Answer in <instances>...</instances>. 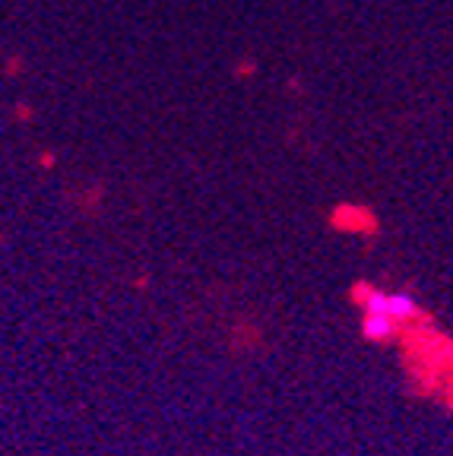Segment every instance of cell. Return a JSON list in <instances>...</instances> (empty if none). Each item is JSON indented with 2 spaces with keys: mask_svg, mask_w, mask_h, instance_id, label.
Wrapping results in <instances>:
<instances>
[{
  "mask_svg": "<svg viewBox=\"0 0 453 456\" xmlns=\"http://www.w3.org/2000/svg\"><path fill=\"white\" fill-rule=\"evenodd\" d=\"M355 298H358V311H361V333L375 342L406 336L418 323V317H422L416 298H409L403 292L375 289L368 282H361L355 289Z\"/></svg>",
  "mask_w": 453,
  "mask_h": 456,
  "instance_id": "1",
  "label": "cell"
},
{
  "mask_svg": "<svg viewBox=\"0 0 453 456\" xmlns=\"http://www.w3.org/2000/svg\"><path fill=\"white\" fill-rule=\"evenodd\" d=\"M334 228L340 232H355V235H368L377 228V219L365 207H336Z\"/></svg>",
  "mask_w": 453,
  "mask_h": 456,
  "instance_id": "2",
  "label": "cell"
}]
</instances>
